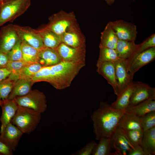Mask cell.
<instances>
[{
    "label": "cell",
    "mask_w": 155,
    "mask_h": 155,
    "mask_svg": "<svg viewBox=\"0 0 155 155\" xmlns=\"http://www.w3.org/2000/svg\"><path fill=\"white\" fill-rule=\"evenodd\" d=\"M125 110L112 108L108 103L101 102L97 109L92 114L93 132L95 139L111 138L117 127L119 121Z\"/></svg>",
    "instance_id": "obj_2"
},
{
    "label": "cell",
    "mask_w": 155,
    "mask_h": 155,
    "mask_svg": "<svg viewBox=\"0 0 155 155\" xmlns=\"http://www.w3.org/2000/svg\"><path fill=\"white\" fill-rule=\"evenodd\" d=\"M139 46L134 42L118 39L115 49L119 58L128 60L134 55Z\"/></svg>",
    "instance_id": "obj_21"
},
{
    "label": "cell",
    "mask_w": 155,
    "mask_h": 155,
    "mask_svg": "<svg viewBox=\"0 0 155 155\" xmlns=\"http://www.w3.org/2000/svg\"><path fill=\"white\" fill-rule=\"evenodd\" d=\"M104 0L108 5H111L114 3L115 0Z\"/></svg>",
    "instance_id": "obj_43"
},
{
    "label": "cell",
    "mask_w": 155,
    "mask_h": 155,
    "mask_svg": "<svg viewBox=\"0 0 155 155\" xmlns=\"http://www.w3.org/2000/svg\"><path fill=\"white\" fill-rule=\"evenodd\" d=\"M126 61V59H121L113 63L118 87V96L133 82V79L131 78L127 71Z\"/></svg>",
    "instance_id": "obj_15"
},
{
    "label": "cell",
    "mask_w": 155,
    "mask_h": 155,
    "mask_svg": "<svg viewBox=\"0 0 155 155\" xmlns=\"http://www.w3.org/2000/svg\"><path fill=\"white\" fill-rule=\"evenodd\" d=\"M85 65V61H62L53 65L43 67L30 79L34 83L44 81L57 90L69 87L80 70Z\"/></svg>",
    "instance_id": "obj_1"
},
{
    "label": "cell",
    "mask_w": 155,
    "mask_h": 155,
    "mask_svg": "<svg viewBox=\"0 0 155 155\" xmlns=\"http://www.w3.org/2000/svg\"><path fill=\"white\" fill-rule=\"evenodd\" d=\"M40 64L43 66H49L57 64L62 61L56 49L44 47L38 50Z\"/></svg>",
    "instance_id": "obj_19"
},
{
    "label": "cell",
    "mask_w": 155,
    "mask_h": 155,
    "mask_svg": "<svg viewBox=\"0 0 155 155\" xmlns=\"http://www.w3.org/2000/svg\"><path fill=\"white\" fill-rule=\"evenodd\" d=\"M111 23L118 39L135 42L137 34L135 25L122 20H117Z\"/></svg>",
    "instance_id": "obj_9"
},
{
    "label": "cell",
    "mask_w": 155,
    "mask_h": 155,
    "mask_svg": "<svg viewBox=\"0 0 155 155\" xmlns=\"http://www.w3.org/2000/svg\"><path fill=\"white\" fill-rule=\"evenodd\" d=\"M62 43L76 48H86V39L77 23L61 35Z\"/></svg>",
    "instance_id": "obj_13"
},
{
    "label": "cell",
    "mask_w": 155,
    "mask_h": 155,
    "mask_svg": "<svg viewBox=\"0 0 155 155\" xmlns=\"http://www.w3.org/2000/svg\"><path fill=\"white\" fill-rule=\"evenodd\" d=\"M141 146L146 155L155 154V127L144 132Z\"/></svg>",
    "instance_id": "obj_26"
},
{
    "label": "cell",
    "mask_w": 155,
    "mask_h": 155,
    "mask_svg": "<svg viewBox=\"0 0 155 155\" xmlns=\"http://www.w3.org/2000/svg\"><path fill=\"white\" fill-rule=\"evenodd\" d=\"M117 127L125 131L142 129L140 117L125 111L119 119Z\"/></svg>",
    "instance_id": "obj_22"
},
{
    "label": "cell",
    "mask_w": 155,
    "mask_h": 155,
    "mask_svg": "<svg viewBox=\"0 0 155 155\" xmlns=\"http://www.w3.org/2000/svg\"><path fill=\"white\" fill-rule=\"evenodd\" d=\"M31 0H9L0 6V27L5 23L12 22L28 9Z\"/></svg>",
    "instance_id": "obj_4"
},
{
    "label": "cell",
    "mask_w": 155,
    "mask_h": 155,
    "mask_svg": "<svg viewBox=\"0 0 155 155\" xmlns=\"http://www.w3.org/2000/svg\"><path fill=\"white\" fill-rule=\"evenodd\" d=\"M155 59V47H152L135 55L126 60L127 71L131 78L135 73L143 67L154 61Z\"/></svg>",
    "instance_id": "obj_7"
},
{
    "label": "cell",
    "mask_w": 155,
    "mask_h": 155,
    "mask_svg": "<svg viewBox=\"0 0 155 155\" xmlns=\"http://www.w3.org/2000/svg\"><path fill=\"white\" fill-rule=\"evenodd\" d=\"M99 54L96 63L106 61L116 62L121 59L119 58L115 49L99 46Z\"/></svg>",
    "instance_id": "obj_30"
},
{
    "label": "cell",
    "mask_w": 155,
    "mask_h": 155,
    "mask_svg": "<svg viewBox=\"0 0 155 155\" xmlns=\"http://www.w3.org/2000/svg\"><path fill=\"white\" fill-rule=\"evenodd\" d=\"M43 67L40 63H38L28 64L19 72L18 75V79H30Z\"/></svg>",
    "instance_id": "obj_31"
},
{
    "label": "cell",
    "mask_w": 155,
    "mask_h": 155,
    "mask_svg": "<svg viewBox=\"0 0 155 155\" xmlns=\"http://www.w3.org/2000/svg\"><path fill=\"white\" fill-rule=\"evenodd\" d=\"M129 155H146L143 148L140 145L136 146L128 154Z\"/></svg>",
    "instance_id": "obj_40"
},
{
    "label": "cell",
    "mask_w": 155,
    "mask_h": 155,
    "mask_svg": "<svg viewBox=\"0 0 155 155\" xmlns=\"http://www.w3.org/2000/svg\"><path fill=\"white\" fill-rule=\"evenodd\" d=\"M34 83L30 79H18L15 81L7 99L12 100L16 97L26 95L31 90L32 86Z\"/></svg>",
    "instance_id": "obj_20"
},
{
    "label": "cell",
    "mask_w": 155,
    "mask_h": 155,
    "mask_svg": "<svg viewBox=\"0 0 155 155\" xmlns=\"http://www.w3.org/2000/svg\"><path fill=\"white\" fill-rule=\"evenodd\" d=\"M20 39L39 50L44 45L41 37L37 30L29 26L14 25Z\"/></svg>",
    "instance_id": "obj_11"
},
{
    "label": "cell",
    "mask_w": 155,
    "mask_h": 155,
    "mask_svg": "<svg viewBox=\"0 0 155 155\" xmlns=\"http://www.w3.org/2000/svg\"><path fill=\"white\" fill-rule=\"evenodd\" d=\"M28 64L23 60L9 61L6 67L11 72L8 77L16 81L18 79V75L19 72L25 66Z\"/></svg>",
    "instance_id": "obj_32"
},
{
    "label": "cell",
    "mask_w": 155,
    "mask_h": 155,
    "mask_svg": "<svg viewBox=\"0 0 155 155\" xmlns=\"http://www.w3.org/2000/svg\"><path fill=\"white\" fill-rule=\"evenodd\" d=\"M20 39L14 25L2 27L0 30V52L7 54Z\"/></svg>",
    "instance_id": "obj_12"
},
{
    "label": "cell",
    "mask_w": 155,
    "mask_h": 155,
    "mask_svg": "<svg viewBox=\"0 0 155 155\" xmlns=\"http://www.w3.org/2000/svg\"><path fill=\"white\" fill-rule=\"evenodd\" d=\"M22 42V40L20 39L7 54L9 61L22 60V53L21 47Z\"/></svg>",
    "instance_id": "obj_36"
},
{
    "label": "cell",
    "mask_w": 155,
    "mask_h": 155,
    "mask_svg": "<svg viewBox=\"0 0 155 155\" xmlns=\"http://www.w3.org/2000/svg\"><path fill=\"white\" fill-rule=\"evenodd\" d=\"M56 49L62 61H85L86 48H74L62 43Z\"/></svg>",
    "instance_id": "obj_16"
},
{
    "label": "cell",
    "mask_w": 155,
    "mask_h": 155,
    "mask_svg": "<svg viewBox=\"0 0 155 155\" xmlns=\"http://www.w3.org/2000/svg\"><path fill=\"white\" fill-rule=\"evenodd\" d=\"M96 144L94 140L91 141L82 148L72 154V155H90L92 154L94 148Z\"/></svg>",
    "instance_id": "obj_38"
},
{
    "label": "cell",
    "mask_w": 155,
    "mask_h": 155,
    "mask_svg": "<svg viewBox=\"0 0 155 155\" xmlns=\"http://www.w3.org/2000/svg\"><path fill=\"white\" fill-rule=\"evenodd\" d=\"M154 47H155V34H152L142 43L139 44L137 49L132 57L147 49Z\"/></svg>",
    "instance_id": "obj_37"
},
{
    "label": "cell",
    "mask_w": 155,
    "mask_h": 155,
    "mask_svg": "<svg viewBox=\"0 0 155 155\" xmlns=\"http://www.w3.org/2000/svg\"><path fill=\"white\" fill-rule=\"evenodd\" d=\"M133 90L128 107L135 106L146 100H155L154 88L140 82H133Z\"/></svg>",
    "instance_id": "obj_8"
},
{
    "label": "cell",
    "mask_w": 155,
    "mask_h": 155,
    "mask_svg": "<svg viewBox=\"0 0 155 155\" xmlns=\"http://www.w3.org/2000/svg\"><path fill=\"white\" fill-rule=\"evenodd\" d=\"M41 114L32 109L18 106L10 123L23 133L29 134L36 128L41 120Z\"/></svg>",
    "instance_id": "obj_3"
},
{
    "label": "cell",
    "mask_w": 155,
    "mask_h": 155,
    "mask_svg": "<svg viewBox=\"0 0 155 155\" xmlns=\"http://www.w3.org/2000/svg\"><path fill=\"white\" fill-rule=\"evenodd\" d=\"M8 0H5V1H8Z\"/></svg>",
    "instance_id": "obj_46"
},
{
    "label": "cell",
    "mask_w": 155,
    "mask_h": 155,
    "mask_svg": "<svg viewBox=\"0 0 155 155\" xmlns=\"http://www.w3.org/2000/svg\"><path fill=\"white\" fill-rule=\"evenodd\" d=\"M21 49L22 60L28 63H40L38 50L22 40Z\"/></svg>",
    "instance_id": "obj_28"
},
{
    "label": "cell",
    "mask_w": 155,
    "mask_h": 155,
    "mask_svg": "<svg viewBox=\"0 0 155 155\" xmlns=\"http://www.w3.org/2000/svg\"><path fill=\"white\" fill-rule=\"evenodd\" d=\"M93 149L92 155H115L112 152L113 149L111 138L102 137L99 140Z\"/></svg>",
    "instance_id": "obj_29"
},
{
    "label": "cell",
    "mask_w": 155,
    "mask_h": 155,
    "mask_svg": "<svg viewBox=\"0 0 155 155\" xmlns=\"http://www.w3.org/2000/svg\"><path fill=\"white\" fill-rule=\"evenodd\" d=\"M49 20L44 27L60 35L77 23L73 12H67L63 10L51 15Z\"/></svg>",
    "instance_id": "obj_5"
},
{
    "label": "cell",
    "mask_w": 155,
    "mask_h": 155,
    "mask_svg": "<svg viewBox=\"0 0 155 155\" xmlns=\"http://www.w3.org/2000/svg\"><path fill=\"white\" fill-rule=\"evenodd\" d=\"M0 5H1V4H0Z\"/></svg>",
    "instance_id": "obj_47"
},
{
    "label": "cell",
    "mask_w": 155,
    "mask_h": 155,
    "mask_svg": "<svg viewBox=\"0 0 155 155\" xmlns=\"http://www.w3.org/2000/svg\"><path fill=\"white\" fill-rule=\"evenodd\" d=\"M9 61L7 54L0 52V69L6 68Z\"/></svg>",
    "instance_id": "obj_39"
},
{
    "label": "cell",
    "mask_w": 155,
    "mask_h": 155,
    "mask_svg": "<svg viewBox=\"0 0 155 155\" xmlns=\"http://www.w3.org/2000/svg\"><path fill=\"white\" fill-rule=\"evenodd\" d=\"M140 118L144 132L155 127V111L150 112Z\"/></svg>",
    "instance_id": "obj_34"
},
{
    "label": "cell",
    "mask_w": 155,
    "mask_h": 155,
    "mask_svg": "<svg viewBox=\"0 0 155 155\" xmlns=\"http://www.w3.org/2000/svg\"><path fill=\"white\" fill-rule=\"evenodd\" d=\"M37 30L42 38L44 47L56 49L62 43L61 35L44 27Z\"/></svg>",
    "instance_id": "obj_24"
},
{
    "label": "cell",
    "mask_w": 155,
    "mask_h": 155,
    "mask_svg": "<svg viewBox=\"0 0 155 155\" xmlns=\"http://www.w3.org/2000/svg\"><path fill=\"white\" fill-rule=\"evenodd\" d=\"M5 0H0V4H1L3 3L4 1Z\"/></svg>",
    "instance_id": "obj_44"
},
{
    "label": "cell",
    "mask_w": 155,
    "mask_h": 155,
    "mask_svg": "<svg viewBox=\"0 0 155 155\" xmlns=\"http://www.w3.org/2000/svg\"><path fill=\"white\" fill-rule=\"evenodd\" d=\"M2 101L1 106L2 113L0 119L1 124L0 133L2 131L6 126L10 123L18 108V105L14 99H7Z\"/></svg>",
    "instance_id": "obj_18"
},
{
    "label": "cell",
    "mask_w": 155,
    "mask_h": 155,
    "mask_svg": "<svg viewBox=\"0 0 155 155\" xmlns=\"http://www.w3.org/2000/svg\"><path fill=\"white\" fill-rule=\"evenodd\" d=\"M0 133V141L12 152L16 149L20 140L23 134L10 123L6 126Z\"/></svg>",
    "instance_id": "obj_14"
},
{
    "label": "cell",
    "mask_w": 155,
    "mask_h": 155,
    "mask_svg": "<svg viewBox=\"0 0 155 155\" xmlns=\"http://www.w3.org/2000/svg\"><path fill=\"white\" fill-rule=\"evenodd\" d=\"M16 81L8 77L0 81V99L3 101L7 99Z\"/></svg>",
    "instance_id": "obj_33"
},
{
    "label": "cell",
    "mask_w": 155,
    "mask_h": 155,
    "mask_svg": "<svg viewBox=\"0 0 155 155\" xmlns=\"http://www.w3.org/2000/svg\"><path fill=\"white\" fill-rule=\"evenodd\" d=\"M96 71L102 76L113 88L115 94L118 95V87L113 63L106 61L96 63Z\"/></svg>",
    "instance_id": "obj_17"
},
{
    "label": "cell",
    "mask_w": 155,
    "mask_h": 155,
    "mask_svg": "<svg viewBox=\"0 0 155 155\" xmlns=\"http://www.w3.org/2000/svg\"><path fill=\"white\" fill-rule=\"evenodd\" d=\"M115 155H126L135 146L131 142L125 131L117 127L111 137Z\"/></svg>",
    "instance_id": "obj_10"
},
{
    "label": "cell",
    "mask_w": 155,
    "mask_h": 155,
    "mask_svg": "<svg viewBox=\"0 0 155 155\" xmlns=\"http://www.w3.org/2000/svg\"><path fill=\"white\" fill-rule=\"evenodd\" d=\"M3 103V101L0 99V106H1Z\"/></svg>",
    "instance_id": "obj_45"
},
{
    "label": "cell",
    "mask_w": 155,
    "mask_h": 155,
    "mask_svg": "<svg viewBox=\"0 0 155 155\" xmlns=\"http://www.w3.org/2000/svg\"><path fill=\"white\" fill-rule=\"evenodd\" d=\"M133 82L117 96L116 100L110 105L115 109L124 111L128 106L133 88Z\"/></svg>",
    "instance_id": "obj_25"
},
{
    "label": "cell",
    "mask_w": 155,
    "mask_h": 155,
    "mask_svg": "<svg viewBox=\"0 0 155 155\" xmlns=\"http://www.w3.org/2000/svg\"><path fill=\"white\" fill-rule=\"evenodd\" d=\"M13 152L7 146L0 141V155H12Z\"/></svg>",
    "instance_id": "obj_41"
},
{
    "label": "cell",
    "mask_w": 155,
    "mask_h": 155,
    "mask_svg": "<svg viewBox=\"0 0 155 155\" xmlns=\"http://www.w3.org/2000/svg\"><path fill=\"white\" fill-rule=\"evenodd\" d=\"M129 139L134 146H141L144 131L142 129L125 131Z\"/></svg>",
    "instance_id": "obj_35"
},
{
    "label": "cell",
    "mask_w": 155,
    "mask_h": 155,
    "mask_svg": "<svg viewBox=\"0 0 155 155\" xmlns=\"http://www.w3.org/2000/svg\"><path fill=\"white\" fill-rule=\"evenodd\" d=\"M13 99L18 106L32 109L41 113L47 108L45 95L37 90H31L26 95L16 97Z\"/></svg>",
    "instance_id": "obj_6"
},
{
    "label": "cell",
    "mask_w": 155,
    "mask_h": 155,
    "mask_svg": "<svg viewBox=\"0 0 155 155\" xmlns=\"http://www.w3.org/2000/svg\"><path fill=\"white\" fill-rule=\"evenodd\" d=\"M10 73V72L6 68L0 69V81L7 78Z\"/></svg>",
    "instance_id": "obj_42"
},
{
    "label": "cell",
    "mask_w": 155,
    "mask_h": 155,
    "mask_svg": "<svg viewBox=\"0 0 155 155\" xmlns=\"http://www.w3.org/2000/svg\"><path fill=\"white\" fill-rule=\"evenodd\" d=\"M125 111L140 117L150 112L155 111V101L146 100L135 106L128 107Z\"/></svg>",
    "instance_id": "obj_27"
},
{
    "label": "cell",
    "mask_w": 155,
    "mask_h": 155,
    "mask_svg": "<svg viewBox=\"0 0 155 155\" xmlns=\"http://www.w3.org/2000/svg\"><path fill=\"white\" fill-rule=\"evenodd\" d=\"M99 46L115 49L118 38L113 28L111 22L106 24L101 33Z\"/></svg>",
    "instance_id": "obj_23"
}]
</instances>
